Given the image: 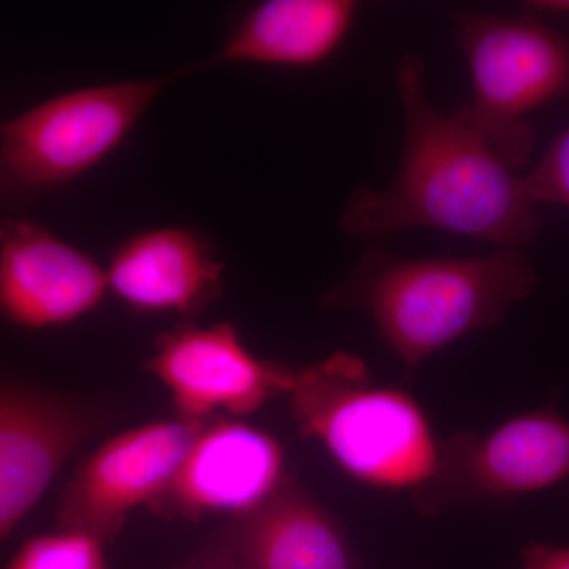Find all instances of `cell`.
<instances>
[{
    "label": "cell",
    "instance_id": "obj_8",
    "mask_svg": "<svg viewBox=\"0 0 569 569\" xmlns=\"http://www.w3.org/2000/svg\"><path fill=\"white\" fill-rule=\"evenodd\" d=\"M209 421L149 422L104 441L63 490L59 529L91 535L103 545L114 541L133 509L148 508L170 485Z\"/></svg>",
    "mask_w": 569,
    "mask_h": 569
},
{
    "label": "cell",
    "instance_id": "obj_14",
    "mask_svg": "<svg viewBox=\"0 0 569 569\" xmlns=\"http://www.w3.org/2000/svg\"><path fill=\"white\" fill-rule=\"evenodd\" d=\"M223 548L241 569H351L342 531L295 479L234 518Z\"/></svg>",
    "mask_w": 569,
    "mask_h": 569
},
{
    "label": "cell",
    "instance_id": "obj_9",
    "mask_svg": "<svg viewBox=\"0 0 569 569\" xmlns=\"http://www.w3.org/2000/svg\"><path fill=\"white\" fill-rule=\"evenodd\" d=\"M108 419L100 403L0 376V545Z\"/></svg>",
    "mask_w": 569,
    "mask_h": 569
},
{
    "label": "cell",
    "instance_id": "obj_1",
    "mask_svg": "<svg viewBox=\"0 0 569 569\" xmlns=\"http://www.w3.org/2000/svg\"><path fill=\"white\" fill-rule=\"evenodd\" d=\"M426 66L407 54L396 81L403 110V148L395 181L385 190L359 187L340 217L348 236L376 239L429 227L489 242L498 249L531 244L542 228L522 176L455 114L429 102Z\"/></svg>",
    "mask_w": 569,
    "mask_h": 569
},
{
    "label": "cell",
    "instance_id": "obj_2",
    "mask_svg": "<svg viewBox=\"0 0 569 569\" xmlns=\"http://www.w3.org/2000/svg\"><path fill=\"white\" fill-rule=\"evenodd\" d=\"M537 284L535 266L519 249L486 257L402 258L370 247L325 302L365 312L415 370L449 343L500 325Z\"/></svg>",
    "mask_w": 569,
    "mask_h": 569
},
{
    "label": "cell",
    "instance_id": "obj_10",
    "mask_svg": "<svg viewBox=\"0 0 569 569\" xmlns=\"http://www.w3.org/2000/svg\"><path fill=\"white\" fill-rule=\"evenodd\" d=\"M108 293L96 258L43 224L0 217V318L31 331L63 328L96 312Z\"/></svg>",
    "mask_w": 569,
    "mask_h": 569
},
{
    "label": "cell",
    "instance_id": "obj_16",
    "mask_svg": "<svg viewBox=\"0 0 569 569\" xmlns=\"http://www.w3.org/2000/svg\"><path fill=\"white\" fill-rule=\"evenodd\" d=\"M522 187L531 203L569 209V127L553 141L533 170L522 176Z\"/></svg>",
    "mask_w": 569,
    "mask_h": 569
},
{
    "label": "cell",
    "instance_id": "obj_19",
    "mask_svg": "<svg viewBox=\"0 0 569 569\" xmlns=\"http://www.w3.org/2000/svg\"><path fill=\"white\" fill-rule=\"evenodd\" d=\"M523 10L527 13L537 14V17H568L569 0H537V2L523 3Z\"/></svg>",
    "mask_w": 569,
    "mask_h": 569
},
{
    "label": "cell",
    "instance_id": "obj_4",
    "mask_svg": "<svg viewBox=\"0 0 569 569\" xmlns=\"http://www.w3.org/2000/svg\"><path fill=\"white\" fill-rule=\"evenodd\" d=\"M183 69L86 86L0 121V217L59 192L103 163Z\"/></svg>",
    "mask_w": 569,
    "mask_h": 569
},
{
    "label": "cell",
    "instance_id": "obj_3",
    "mask_svg": "<svg viewBox=\"0 0 569 569\" xmlns=\"http://www.w3.org/2000/svg\"><path fill=\"white\" fill-rule=\"evenodd\" d=\"M290 408L299 436L321 441L356 479L418 489L436 471L438 447L421 408L406 392L373 387L353 355L296 370Z\"/></svg>",
    "mask_w": 569,
    "mask_h": 569
},
{
    "label": "cell",
    "instance_id": "obj_18",
    "mask_svg": "<svg viewBox=\"0 0 569 569\" xmlns=\"http://www.w3.org/2000/svg\"><path fill=\"white\" fill-rule=\"evenodd\" d=\"M179 569H241L231 559L230 553L223 548H219L216 552L206 553L203 557H198L189 565Z\"/></svg>",
    "mask_w": 569,
    "mask_h": 569
},
{
    "label": "cell",
    "instance_id": "obj_6",
    "mask_svg": "<svg viewBox=\"0 0 569 569\" xmlns=\"http://www.w3.org/2000/svg\"><path fill=\"white\" fill-rule=\"evenodd\" d=\"M568 477L569 421L542 408L509 419L489 436L463 432L441 445L436 471L415 489V500L438 512L475 498L538 492Z\"/></svg>",
    "mask_w": 569,
    "mask_h": 569
},
{
    "label": "cell",
    "instance_id": "obj_11",
    "mask_svg": "<svg viewBox=\"0 0 569 569\" xmlns=\"http://www.w3.org/2000/svg\"><path fill=\"white\" fill-rule=\"evenodd\" d=\"M284 478L279 440L246 422L213 418L148 509L170 519L212 515L234 519L264 503Z\"/></svg>",
    "mask_w": 569,
    "mask_h": 569
},
{
    "label": "cell",
    "instance_id": "obj_12",
    "mask_svg": "<svg viewBox=\"0 0 569 569\" xmlns=\"http://www.w3.org/2000/svg\"><path fill=\"white\" fill-rule=\"evenodd\" d=\"M104 271L108 291L137 316L194 317L223 291L224 264L217 247L208 236L179 224L130 236Z\"/></svg>",
    "mask_w": 569,
    "mask_h": 569
},
{
    "label": "cell",
    "instance_id": "obj_15",
    "mask_svg": "<svg viewBox=\"0 0 569 569\" xmlns=\"http://www.w3.org/2000/svg\"><path fill=\"white\" fill-rule=\"evenodd\" d=\"M7 569H107L103 542L81 531L59 529L28 539Z\"/></svg>",
    "mask_w": 569,
    "mask_h": 569
},
{
    "label": "cell",
    "instance_id": "obj_7",
    "mask_svg": "<svg viewBox=\"0 0 569 569\" xmlns=\"http://www.w3.org/2000/svg\"><path fill=\"white\" fill-rule=\"evenodd\" d=\"M144 366L170 391L178 418L194 421L254 413L290 395L296 378L290 366L254 356L227 321L163 331Z\"/></svg>",
    "mask_w": 569,
    "mask_h": 569
},
{
    "label": "cell",
    "instance_id": "obj_17",
    "mask_svg": "<svg viewBox=\"0 0 569 569\" xmlns=\"http://www.w3.org/2000/svg\"><path fill=\"white\" fill-rule=\"evenodd\" d=\"M522 569H569V546L529 545Z\"/></svg>",
    "mask_w": 569,
    "mask_h": 569
},
{
    "label": "cell",
    "instance_id": "obj_5",
    "mask_svg": "<svg viewBox=\"0 0 569 569\" xmlns=\"http://www.w3.org/2000/svg\"><path fill=\"white\" fill-rule=\"evenodd\" d=\"M473 100L456 118L518 173L535 134L527 116L569 97V37L537 14H456Z\"/></svg>",
    "mask_w": 569,
    "mask_h": 569
},
{
    "label": "cell",
    "instance_id": "obj_13",
    "mask_svg": "<svg viewBox=\"0 0 569 569\" xmlns=\"http://www.w3.org/2000/svg\"><path fill=\"white\" fill-rule=\"evenodd\" d=\"M358 10L351 0H266L236 21L219 50L183 70L246 63L313 69L339 50Z\"/></svg>",
    "mask_w": 569,
    "mask_h": 569
}]
</instances>
